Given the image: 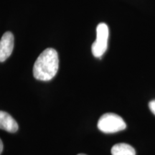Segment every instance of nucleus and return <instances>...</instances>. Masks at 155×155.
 Returning a JSON list of instances; mask_svg holds the SVG:
<instances>
[{"label":"nucleus","mask_w":155,"mask_h":155,"mask_svg":"<svg viewBox=\"0 0 155 155\" xmlns=\"http://www.w3.org/2000/svg\"><path fill=\"white\" fill-rule=\"evenodd\" d=\"M59 59L57 51L53 48L45 50L37 58L33 66V75L37 80L48 81L57 74Z\"/></svg>","instance_id":"nucleus-1"},{"label":"nucleus","mask_w":155,"mask_h":155,"mask_svg":"<svg viewBox=\"0 0 155 155\" xmlns=\"http://www.w3.org/2000/svg\"><path fill=\"white\" fill-rule=\"evenodd\" d=\"M98 128L102 132L111 134L124 130L127 124L120 116L113 113H107L101 116L98 121Z\"/></svg>","instance_id":"nucleus-2"},{"label":"nucleus","mask_w":155,"mask_h":155,"mask_svg":"<svg viewBox=\"0 0 155 155\" xmlns=\"http://www.w3.org/2000/svg\"><path fill=\"white\" fill-rule=\"evenodd\" d=\"M109 30L107 25L100 23L96 28V40L92 45L91 50L94 57L101 58L108 48Z\"/></svg>","instance_id":"nucleus-3"},{"label":"nucleus","mask_w":155,"mask_h":155,"mask_svg":"<svg viewBox=\"0 0 155 155\" xmlns=\"http://www.w3.org/2000/svg\"><path fill=\"white\" fill-rule=\"evenodd\" d=\"M14 35L10 32L3 35L0 40V62H4L11 55L14 48Z\"/></svg>","instance_id":"nucleus-4"},{"label":"nucleus","mask_w":155,"mask_h":155,"mask_svg":"<svg viewBox=\"0 0 155 155\" xmlns=\"http://www.w3.org/2000/svg\"><path fill=\"white\" fill-rule=\"evenodd\" d=\"M18 128L17 121L10 114L0 111V129L7 132L15 133L18 130Z\"/></svg>","instance_id":"nucleus-5"},{"label":"nucleus","mask_w":155,"mask_h":155,"mask_svg":"<svg viewBox=\"0 0 155 155\" xmlns=\"http://www.w3.org/2000/svg\"><path fill=\"white\" fill-rule=\"evenodd\" d=\"M112 155H136L134 147L126 143H119L111 148Z\"/></svg>","instance_id":"nucleus-6"},{"label":"nucleus","mask_w":155,"mask_h":155,"mask_svg":"<svg viewBox=\"0 0 155 155\" xmlns=\"http://www.w3.org/2000/svg\"><path fill=\"white\" fill-rule=\"evenodd\" d=\"M149 108L150 111L155 115V100H152L149 103Z\"/></svg>","instance_id":"nucleus-7"},{"label":"nucleus","mask_w":155,"mask_h":155,"mask_svg":"<svg viewBox=\"0 0 155 155\" xmlns=\"http://www.w3.org/2000/svg\"><path fill=\"white\" fill-rule=\"evenodd\" d=\"M3 148H4V146H3V143H2V141L1 140V139H0V154H2V152L3 151Z\"/></svg>","instance_id":"nucleus-8"},{"label":"nucleus","mask_w":155,"mask_h":155,"mask_svg":"<svg viewBox=\"0 0 155 155\" xmlns=\"http://www.w3.org/2000/svg\"><path fill=\"white\" fill-rule=\"evenodd\" d=\"M78 155H86V154H78Z\"/></svg>","instance_id":"nucleus-9"}]
</instances>
